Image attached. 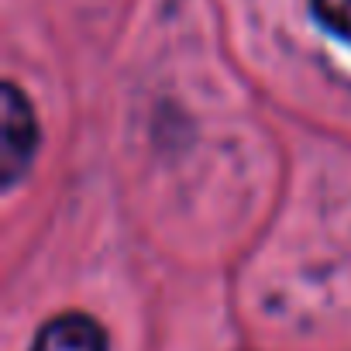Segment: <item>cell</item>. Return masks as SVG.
I'll return each instance as SVG.
<instances>
[{
    "instance_id": "cell-1",
    "label": "cell",
    "mask_w": 351,
    "mask_h": 351,
    "mask_svg": "<svg viewBox=\"0 0 351 351\" xmlns=\"http://www.w3.org/2000/svg\"><path fill=\"white\" fill-rule=\"evenodd\" d=\"M38 148V124L35 110L14 83H4V141H0V172H4V190H14L35 158Z\"/></svg>"
},
{
    "instance_id": "cell-2",
    "label": "cell",
    "mask_w": 351,
    "mask_h": 351,
    "mask_svg": "<svg viewBox=\"0 0 351 351\" xmlns=\"http://www.w3.org/2000/svg\"><path fill=\"white\" fill-rule=\"evenodd\" d=\"M32 351H107V337L97 320L83 313H62L38 330Z\"/></svg>"
},
{
    "instance_id": "cell-3",
    "label": "cell",
    "mask_w": 351,
    "mask_h": 351,
    "mask_svg": "<svg viewBox=\"0 0 351 351\" xmlns=\"http://www.w3.org/2000/svg\"><path fill=\"white\" fill-rule=\"evenodd\" d=\"M317 21L351 45V0H310Z\"/></svg>"
}]
</instances>
